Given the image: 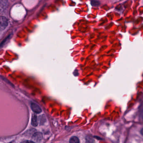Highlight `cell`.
Wrapping results in <instances>:
<instances>
[{
	"label": "cell",
	"mask_w": 143,
	"mask_h": 143,
	"mask_svg": "<svg viewBox=\"0 0 143 143\" xmlns=\"http://www.w3.org/2000/svg\"><path fill=\"white\" fill-rule=\"evenodd\" d=\"M31 108L32 111L35 113L39 114L42 112V109L37 104L33 102H31Z\"/></svg>",
	"instance_id": "6da1fadb"
},
{
	"label": "cell",
	"mask_w": 143,
	"mask_h": 143,
	"mask_svg": "<svg viewBox=\"0 0 143 143\" xmlns=\"http://www.w3.org/2000/svg\"><path fill=\"white\" fill-rule=\"evenodd\" d=\"M8 25V21L6 17L1 16V30H4L6 28Z\"/></svg>",
	"instance_id": "7a4b0ae2"
},
{
	"label": "cell",
	"mask_w": 143,
	"mask_h": 143,
	"mask_svg": "<svg viewBox=\"0 0 143 143\" xmlns=\"http://www.w3.org/2000/svg\"><path fill=\"white\" fill-rule=\"evenodd\" d=\"M43 136L40 132H37L35 133L33 136L34 139L37 141H39L42 139Z\"/></svg>",
	"instance_id": "3957f363"
},
{
	"label": "cell",
	"mask_w": 143,
	"mask_h": 143,
	"mask_svg": "<svg viewBox=\"0 0 143 143\" xmlns=\"http://www.w3.org/2000/svg\"><path fill=\"white\" fill-rule=\"evenodd\" d=\"M32 125L34 127H36L38 125L37 116L35 115H33L32 118Z\"/></svg>",
	"instance_id": "277c9868"
},
{
	"label": "cell",
	"mask_w": 143,
	"mask_h": 143,
	"mask_svg": "<svg viewBox=\"0 0 143 143\" xmlns=\"http://www.w3.org/2000/svg\"><path fill=\"white\" fill-rule=\"evenodd\" d=\"M70 143H80L79 140L78 138L76 136H73L70 139Z\"/></svg>",
	"instance_id": "5b68a950"
},
{
	"label": "cell",
	"mask_w": 143,
	"mask_h": 143,
	"mask_svg": "<svg viewBox=\"0 0 143 143\" xmlns=\"http://www.w3.org/2000/svg\"><path fill=\"white\" fill-rule=\"evenodd\" d=\"M91 4L92 6H97L100 4V3L97 0H92L91 1Z\"/></svg>",
	"instance_id": "8992f818"
},
{
	"label": "cell",
	"mask_w": 143,
	"mask_h": 143,
	"mask_svg": "<svg viewBox=\"0 0 143 143\" xmlns=\"http://www.w3.org/2000/svg\"><path fill=\"white\" fill-rule=\"evenodd\" d=\"M140 116L141 120L143 122V106L142 107V109H141V112H140Z\"/></svg>",
	"instance_id": "52a82bcc"
},
{
	"label": "cell",
	"mask_w": 143,
	"mask_h": 143,
	"mask_svg": "<svg viewBox=\"0 0 143 143\" xmlns=\"http://www.w3.org/2000/svg\"><path fill=\"white\" fill-rule=\"evenodd\" d=\"M21 143H35L33 141H29V140H26V141H23Z\"/></svg>",
	"instance_id": "ba28073f"
},
{
	"label": "cell",
	"mask_w": 143,
	"mask_h": 143,
	"mask_svg": "<svg viewBox=\"0 0 143 143\" xmlns=\"http://www.w3.org/2000/svg\"><path fill=\"white\" fill-rule=\"evenodd\" d=\"M141 132V134L143 136V128L141 129V132Z\"/></svg>",
	"instance_id": "9c48e42d"
}]
</instances>
